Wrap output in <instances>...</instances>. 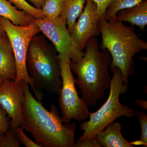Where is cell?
<instances>
[{"instance_id":"ba28073f","label":"cell","mask_w":147,"mask_h":147,"mask_svg":"<svg viewBox=\"0 0 147 147\" xmlns=\"http://www.w3.org/2000/svg\"><path fill=\"white\" fill-rule=\"evenodd\" d=\"M45 36L52 41L59 54H66L74 63L81 60L84 53L80 50L69 32L65 20L59 16L57 18L33 19Z\"/></svg>"},{"instance_id":"8992f818","label":"cell","mask_w":147,"mask_h":147,"mask_svg":"<svg viewBox=\"0 0 147 147\" xmlns=\"http://www.w3.org/2000/svg\"><path fill=\"white\" fill-rule=\"evenodd\" d=\"M0 23L8 37L12 47L15 58L16 68V77L15 82L20 84L24 80L30 85L37 99L42 100L33 86L31 79L28 72L26 66L27 52L33 38L40 32L36 24L32 21L26 26L14 25L8 19L0 16Z\"/></svg>"},{"instance_id":"ffe728a7","label":"cell","mask_w":147,"mask_h":147,"mask_svg":"<svg viewBox=\"0 0 147 147\" xmlns=\"http://www.w3.org/2000/svg\"><path fill=\"white\" fill-rule=\"evenodd\" d=\"M20 144L16 130L11 129L0 137V147H19Z\"/></svg>"},{"instance_id":"3957f363","label":"cell","mask_w":147,"mask_h":147,"mask_svg":"<svg viewBox=\"0 0 147 147\" xmlns=\"http://www.w3.org/2000/svg\"><path fill=\"white\" fill-rule=\"evenodd\" d=\"M98 27L102 36L99 48L108 50L112 57L109 65L121 70L124 83L128 85L129 79L134 71L133 57L140 51L147 50V42L139 37L133 28L121 21L102 18Z\"/></svg>"},{"instance_id":"4fadbf2b","label":"cell","mask_w":147,"mask_h":147,"mask_svg":"<svg viewBox=\"0 0 147 147\" xmlns=\"http://www.w3.org/2000/svg\"><path fill=\"white\" fill-rule=\"evenodd\" d=\"M115 19L121 22H127L131 26H137L144 30L147 25V0H143L136 5L120 10Z\"/></svg>"},{"instance_id":"6da1fadb","label":"cell","mask_w":147,"mask_h":147,"mask_svg":"<svg viewBox=\"0 0 147 147\" xmlns=\"http://www.w3.org/2000/svg\"><path fill=\"white\" fill-rule=\"evenodd\" d=\"M25 98L23 105V122L21 127L32 135L41 147H74L75 122L63 125L57 108L52 105L48 111L32 95L28 84L20 82Z\"/></svg>"},{"instance_id":"9c48e42d","label":"cell","mask_w":147,"mask_h":147,"mask_svg":"<svg viewBox=\"0 0 147 147\" xmlns=\"http://www.w3.org/2000/svg\"><path fill=\"white\" fill-rule=\"evenodd\" d=\"M25 96L21 84L14 80L4 79L0 85V105L11 119L10 128L15 130L23 122L22 105Z\"/></svg>"},{"instance_id":"7a4b0ae2","label":"cell","mask_w":147,"mask_h":147,"mask_svg":"<svg viewBox=\"0 0 147 147\" xmlns=\"http://www.w3.org/2000/svg\"><path fill=\"white\" fill-rule=\"evenodd\" d=\"M98 44L94 37L91 38L86 43L82 59L70 63L71 71L78 76L75 83L81 90L82 98L93 106L105 98L111 83L109 66L112 57L108 50L100 51Z\"/></svg>"},{"instance_id":"2e32d148","label":"cell","mask_w":147,"mask_h":147,"mask_svg":"<svg viewBox=\"0 0 147 147\" xmlns=\"http://www.w3.org/2000/svg\"><path fill=\"white\" fill-rule=\"evenodd\" d=\"M143 0H112L105 12L104 18L108 21L116 20V16L122 9L130 8Z\"/></svg>"},{"instance_id":"7402d4cb","label":"cell","mask_w":147,"mask_h":147,"mask_svg":"<svg viewBox=\"0 0 147 147\" xmlns=\"http://www.w3.org/2000/svg\"><path fill=\"white\" fill-rule=\"evenodd\" d=\"M15 130L20 143L24 146L26 147H41L36 142H33L28 138L21 127H18Z\"/></svg>"},{"instance_id":"cb8c5ba5","label":"cell","mask_w":147,"mask_h":147,"mask_svg":"<svg viewBox=\"0 0 147 147\" xmlns=\"http://www.w3.org/2000/svg\"><path fill=\"white\" fill-rule=\"evenodd\" d=\"M95 137L77 141L74 147H101Z\"/></svg>"},{"instance_id":"484cf974","label":"cell","mask_w":147,"mask_h":147,"mask_svg":"<svg viewBox=\"0 0 147 147\" xmlns=\"http://www.w3.org/2000/svg\"><path fill=\"white\" fill-rule=\"evenodd\" d=\"M29 1L31 2L34 5L35 7L41 9L42 3L45 0H29Z\"/></svg>"},{"instance_id":"30bf717a","label":"cell","mask_w":147,"mask_h":147,"mask_svg":"<svg viewBox=\"0 0 147 147\" xmlns=\"http://www.w3.org/2000/svg\"><path fill=\"white\" fill-rule=\"evenodd\" d=\"M86 4L70 33L74 41L83 51L91 38L100 34L98 20V7L92 0H87Z\"/></svg>"},{"instance_id":"d4e9b609","label":"cell","mask_w":147,"mask_h":147,"mask_svg":"<svg viewBox=\"0 0 147 147\" xmlns=\"http://www.w3.org/2000/svg\"><path fill=\"white\" fill-rule=\"evenodd\" d=\"M135 104L138 107L142 108L144 110H146L147 109V102L146 100L137 99L135 100Z\"/></svg>"},{"instance_id":"9a60e30c","label":"cell","mask_w":147,"mask_h":147,"mask_svg":"<svg viewBox=\"0 0 147 147\" xmlns=\"http://www.w3.org/2000/svg\"><path fill=\"white\" fill-rule=\"evenodd\" d=\"M87 0H63L60 16L65 20L69 32H71L77 18L83 12Z\"/></svg>"},{"instance_id":"52a82bcc","label":"cell","mask_w":147,"mask_h":147,"mask_svg":"<svg viewBox=\"0 0 147 147\" xmlns=\"http://www.w3.org/2000/svg\"><path fill=\"white\" fill-rule=\"evenodd\" d=\"M57 57L62 79L59 102L63 122L67 123L72 119L85 120L89 116L88 105L78 95L75 87L76 79L74 77L70 68L71 59L66 54H58Z\"/></svg>"},{"instance_id":"44dd1931","label":"cell","mask_w":147,"mask_h":147,"mask_svg":"<svg viewBox=\"0 0 147 147\" xmlns=\"http://www.w3.org/2000/svg\"><path fill=\"white\" fill-rule=\"evenodd\" d=\"M9 119L6 111L0 105V137L10 128Z\"/></svg>"},{"instance_id":"83f0119b","label":"cell","mask_w":147,"mask_h":147,"mask_svg":"<svg viewBox=\"0 0 147 147\" xmlns=\"http://www.w3.org/2000/svg\"><path fill=\"white\" fill-rule=\"evenodd\" d=\"M4 79L3 77H2L1 76H0V85L2 84L3 82H4Z\"/></svg>"},{"instance_id":"277c9868","label":"cell","mask_w":147,"mask_h":147,"mask_svg":"<svg viewBox=\"0 0 147 147\" xmlns=\"http://www.w3.org/2000/svg\"><path fill=\"white\" fill-rule=\"evenodd\" d=\"M26 62L33 86L40 96L42 97L40 92L42 90L59 94L62 86L61 70L55 50L47 47L34 36L29 45Z\"/></svg>"},{"instance_id":"5b68a950","label":"cell","mask_w":147,"mask_h":147,"mask_svg":"<svg viewBox=\"0 0 147 147\" xmlns=\"http://www.w3.org/2000/svg\"><path fill=\"white\" fill-rule=\"evenodd\" d=\"M109 69L113 75L108 99L96 112L90 113L88 120L80 124V128L84 132L77 141L94 137L119 118L125 117L129 118L135 116L136 110L123 105L120 101V95L128 90V85L124 83L121 71L118 67L110 65Z\"/></svg>"},{"instance_id":"4316f807","label":"cell","mask_w":147,"mask_h":147,"mask_svg":"<svg viewBox=\"0 0 147 147\" xmlns=\"http://www.w3.org/2000/svg\"><path fill=\"white\" fill-rule=\"evenodd\" d=\"M5 33V32L3 29L2 26L0 23V38H1Z\"/></svg>"},{"instance_id":"8fae6325","label":"cell","mask_w":147,"mask_h":147,"mask_svg":"<svg viewBox=\"0 0 147 147\" xmlns=\"http://www.w3.org/2000/svg\"><path fill=\"white\" fill-rule=\"evenodd\" d=\"M122 127L118 121H114L95 137L102 147H134L133 142H128L123 136L121 132Z\"/></svg>"},{"instance_id":"e0dca14e","label":"cell","mask_w":147,"mask_h":147,"mask_svg":"<svg viewBox=\"0 0 147 147\" xmlns=\"http://www.w3.org/2000/svg\"><path fill=\"white\" fill-rule=\"evenodd\" d=\"M63 1V0H45L41 8L45 18L52 19L59 17Z\"/></svg>"},{"instance_id":"7c38bea8","label":"cell","mask_w":147,"mask_h":147,"mask_svg":"<svg viewBox=\"0 0 147 147\" xmlns=\"http://www.w3.org/2000/svg\"><path fill=\"white\" fill-rule=\"evenodd\" d=\"M0 76L14 81L16 77L15 58L6 33L0 38Z\"/></svg>"},{"instance_id":"603a6c76","label":"cell","mask_w":147,"mask_h":147,"mask_svg":"<svg viewBox=\"0 0 147 147\" xmlns=\"http://www.w3.org/2000/svg\"><path fill=\"white\" fill-rule=\"evenodd\" d=\"M96 4L98 7V20L104 18L107 7L112 0H92Z\"/></svg>"},{"instance_id":"d6986e66","label":"cell","mask_w":147,"mask_h":147,"mask_svg":"<svg viewBox=\"0 0 147 147\" xmlns=\"http://www.w3.org/2000/svg\"><path fill=\"white\" fill-rule=\"evenodd\" d=\"M135 116L138 119L141 127V137L139 140L133 142L134 146H147V115L144 112L136 111Z\"/></svg>"},{"instance_id":"5bb4252c","label":"cell","mask_w":147,"mask_h":147,"mask_svg":"<svg viewBox=\"0 0 147 147\" xmlns=\"http://www.w3.org/2000/svg\"><path fill=\"white\" fill-rule=\"evenodd\" d=\"M0 16L20 26L28 25L34 18L24 11L18 10L7 0H0Z\"/></svg>"},{"instance_id":"ac0fdd59","label":"cell","mask_w":147,"mask_h":147,"mask_svg":"<svg viewBox=\"0 0 147 147\" xmlns=\"http://www.w3.org/2000/svg\"><path fill=\"white\" fill-rule=\"evenodd\" d=\"M8 1L11 3L13 4L17 8L26 11L34 19L45 18L41 9L32 5L26 0H8Z\"/></svg>"}]
</instances>
